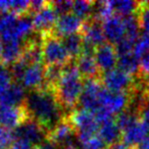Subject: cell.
I'll list each match as a JSON object with an SVG mask.
<instances>
[{
	"label": "cell",
	"instance_id": "obj_42",
	"mask_svg": "<svg viewBox=\"0 0 149 149\" xmlns=\"http://www.w3.org/2000/svg\"><path fill=\"white\" fill-rule=\"evenodd\" d=\"M0 149H1V148H0Z\"/></svg>",
	"mask_w": 149,
	"mask_h": 149
},
{
	"label": "cell",
	"instance_id": "obj_16",
	"mask_svg": "<svg viewBox=\"0 0 149 149\" xmlns=\"http://www.w3.org/2000/svg\"><path fill=\"white\" fill-rule=\"evenodd\" d=\"M74 63L77 65L80 74L86 80L89 79H97L101 78V72L97 65V62L95 60L94 52L85 51L84 50L82 54L74 60Z\"/></svg>",
	"mask_w": 149,
	"mask_h": 149
},
{
	"label": "cell",
	"instance_id": "obj_13",
	"mask_svg": "<svg viewBox=\"0 0 149 149\" xmlns=\"http://www.w3.org/2000/svg\"><path fill=\"white\" fill-rule=\"evenodd\" d=\"M31 15L34 29L37 32V34L45 33V32H49L53 30L56 21L58 19V15L54 9L52 2H49L47 6H45L41 10L37 11Z\"/></svg>",
	"mask_w": 149,
	"mask_h": 149
},
{
	"label": "cell",
	"instance_id": "obj_12",
	"mask_svg": "<svg viewBox=\"0 0 149 149\" xmlns=\"http://www.w3.org/2000/svg\"><path fill=\"white\" fill-rule=\"evenodd\" d=\"M95 60L99 68L101 74L116 68L114 66L118 65V52L116 46L109 42H105L102 45L98 46L94 51Z\"/></svg>",
	"mask_w": 149,
	"mask_h": 149
},
{
	"label": "cell",
	"instance_id": "obj_15",
	"mask_svg": "<svg viewBox=\"0 0 149 149\" xmlns=\"http://www.w3.org/2000/svg\"><path fill=\"white\" fill-rule=\"evenodd\" d=\"M149 128L140 118L136 120L126 130L122 131V141L132 147H139V145L148 136Z\"/></svg>",
	"mask_w": 149,
	"mask_h": 149
},
{
	"label": "cell",
	"instance_id": "obj_14",
	"mask_svg": "<svg viewBox=\"0 0 149 149\" xmlns=\"http://www.w3.org/2000/svg\"><path fill=\"white\" fill-rule=\"evenodd\" d=\"M83 24L84 21L76 17L74 13H65L58 17L53 28V32L59 38L74 35V34H80Z\"/></svg>",
	"mask_w": 149,
	"mask_h": 149
},
{
	"label": "cell",
	"instance_id": "obj_4",
	"mask_svg": "<svg viewBox=\"0 0 149 149\" xmlns=\"http://www.w3.org/2000/svg\"><path fill=\"white\" fill-rule=\"evenodd\" d=\"M101 82L104 88L110 91L130 93L136 83V77L118 68L103 72L101 74Z\"/></svg>",
	"mask_w": 149,
	"mask_h": 149
},
{
	"label": "cell",
	"instance_id": "obj_32",
	"mask_svg": "<svg viewBox=\"0 0 149 149\" xmlns=\"http://www.w3.org/2000/svg\"><path fill=\"white\" fill-rule=\"evenodd\" d=\"M137 76L143 79H149V51L139 59V70Z\"/></svg>",
	"mask_w": 149,
	"mask_h": 149
},
{
	"label": "cell",
	"instance_id": "obj_23",
	"mask_svg": "<svg viewBox=\"0 0 149 149\" xmlns=\"http://www.w3.org/2000/svg\"><path fill=\"white\" fill-rule=\"evenodd\" d=\"M80 149H105V143L98 133L77 134Z\"/></svg>",
	"mask_w": 149,
	"mask_h": 149
},
{
	"label": "cell",
	"instance_id": "obj_39",
	"mask_svg": "<svg viewBox=\"0 0 149 149\" xmlns=\"http://www.w3.org/2000/svg\"><path fill=\"white\" fill-rule=\"evenodd\" d=\"M1 17H2V10L0 9V19H1Z\"/></svg>",
	"mask_w": 149,
	"mask_h": 149
},
{
	"label": "cell",
	"instance_id": "obj_7",
	"mask_svg": "<svg viewBox=\"0 0 149 149\" xmlns=\"http://www.w3.org/2000/svg\"><path fill=\"white\" fill-rule=\"evenodd\" d=\"M13 132L17 140L26 141L33 146H39L46 141L48 131L41 124L30 118Z\"/></svg>",
	"mask_w": 149,
	"mask_h": 149
},
{
	"label": "cell",
	"instance_id": "obj_8",
	"mask_svg": "<svg viewBox=\"0 0 149 149\" xmlns=\"http://www.w3.org/2000/svg\"><path fill=\"white\" fill-rule=\"evenodd\" d=\"M103 89L104 86L101 82V78L86 80L84 82L83 93L79 101V104L81 105L80 107L93 113L100 109V95Z\"/></svg>",
	"mask_w": 149,
	"mask_h": 149
},
{
	"label": "cell",
	"instance_id": "obj_9",
	"mask_svg": "<svg viewBox=\"0 0 149 149\" xmlns=\"http://www.w3.org/2000/svg\"><path fill=\"white\" fill-rule=\"evenodd\" d=\"M80 35L84 41V50L95 51L98 46L105 43L106 38L101 22L97 21L93 17L84 22Z\"/></svg>",
	"mask_w": 149,
	"mask_h": 149
},
{
	"label": "cell",
	"instance_id": "obj_41",
	"mask_svg": "<svg viewBox=\"0 0 149 149\" xmlns=\"http://www.w3.org/2000/svg\"><path fill=\"white\" fill-rule=\"evenodd\" d=\"M136 149H139V148H138V147H137V148H136Z\"/></svg>",
	"mask_w": 149,
	"mask_h": 149
},
{
	"label": "cell",
	"instance_id": "obj_2",
	"mask_svg": "<svg viewBox=\"0 0 149 149\" xmlns=\"http://www.w3.org/2000/svg\"><path fill=\"white\" fill-rule=\"evenodd\" d=\"M83 80L74 61L64 65L61 76L52 92L65 113L78 107L84 89Z\"/></svg>",
	"mask_w": 149,
	"mask_h": 149
},
{
	"label": "cell",
	"instance_id": "obj_21",
	"mask_svg": "<svg viewBox=\"0 0 149 149\" xmlns=\"http://www.w3.org/2000/svg\"><path fill=\"white\" fill-rule=\"evenodd\" d=\"M61 41L72 60H76L82 54L84 50V41L80 34H74V35L62 37Z\"/></svg>",
	"mask_w": 149,
	"mask_h": 149
},
{
	"label": "cell",
	"instance_id": "obj_30",
	"mask_svg": "<svg viewBox=\"0 0 149 149\" xmlns=\"http://www.w3.org/2000/svg\"><path fill=\"white\" fill-rule=\"evenodd\" d=\"M135 111L138 113L140 118L148 126L149 128V97L141 101L135 108Z\"/></svg>",
	"mask_w": 149,
	"mask_h": 149
},
{
	"label": "cell",
	"instance_id": "obj_26",
	"mask_svg": "<svg viewBox=\"0 0 149 149\" xmlns=\"http://www.w3.org/2000/svg\"><path fill=\"white\" fill-rule=\"evenodd\" d=\"M135 13L140 30L144 33H149V1H138Z\"/></svg>",
	"mask_w": 149,
	"mask_h": 149
},
{
	"label": "cell",
	"instance_id": "obj_11",
	"mask_svg": "<svg viewBox=\"0 0 149 149\" xmlns=\"http://www.w3.org/2000/svg\"><path fill=\"white\" fill-rule=\"evenodd\" d=\"M19 83L28 91L45 87V66L43 62L30 64L26 68Z\"/></svg>",
	"mask_w": 149,
	"mask_h": 149
},
{
	"label": "cell",
	"instance_id": "obj_27",
	"mask_svg": "<svg viewBox=\"0 0 149 149\" xmlns=\"http://www.w3.org/2000/svg\"><path fill=\"white\" fill-rule=\"evenodd\" d=\"M114 13L120 17H129L133 15V13H136L138 1H129V0H116L112 1Z\"/></svg>",
	"mask_w": 149,
	"mask_h": 149
},
{
	"label": "cell",
	"instance_id": "obj_17",
	"mask_svg": "<svg viewBox=\"0 0 149 149\" xmlns=\"http://www.w3.org/2000/svg\"><path fill=\"white\" fill-rule=\"evenodd\" d=\"M102 28L105 38L109 43H118L126 35L124 17L118 15H113L111 17L104 21Z\"/></svg>",
	"mask_w": 149,
	"mask_h": 149
},
{
	"label": "cell",
	"instance_id": "obj_20",
	"mask_svg": "<svg viewBox=\"0 0 149 149\" xmlns=\"http://www.w3.org/2000/svg\"><path fill=\"white\" fill-rule=\"evenodd\" d=\"M98 134L101 137L103 142L107 145L118 142L122 137V131L116 123V118H109V120L102 123L100 125Z\"/></svg>",
	"mask_w": 149,
	"mask_h": 149
},
{
	"label": "cell",
	"instance_id": "obj_34",
	"mask_svg": "<svg viewBox=\"0 0 149 149\" xmlns=\"http://www.w3.org/2000/svg\"><path fill=\"white\" fill-rule=\"evenodd\" d=\"M34 147L32 144L26 142L23 140H15L10 146L7 149H34Z\"/></svg>",
	"mask_w": 149,
	"mask_h": 149
},
{
	"label": "cell",
	"instance_id": "obj_40",
	"mask_svg": "<svg viewBox=\"0 0 149 149\" xmlns=\"http://www.w3.org/2000/svg\"><path fill=\"white\" fill-rule=\"evenodd\" d=\"M4 68V66H3V65H2V64L0 63V70H1V68Z\"/></svg>",
	"mask_w": 149,
	"mask_h": 149
},
{
	"label": "cell",
	"instance_id": "obj_33",
	"mask_svg": "<svg viewBox=\"0 0 149 149\" xmlns=\"http://www.w3.org/2000/svg\"><path fill=\"white\" fill-rule=\"evenodd\" d=\"M52 5L59 15L72 13V1H52Z\"/></svg>",
	"mask_w": 149,
	"mask_h": 149
},
{
	"label": "cell",
	"instance_id": "obj_22",
	"mask_svg": "<svg viewBox=\"0 0 149 149\" xmlns=\"http://www.w3.org/2000/svg\"><path fill=\"white\" fill-rule=\"evenodd\" d=\"M0 9L2 13H13L19 17L30 15V1L26 0H0Z\"/></svg>",
	"mask_w": 149,
	"mask_h": 149
},
{
	"label": "cell",
	"instance_id": "obj_29",
	"mask_svg": "<svg viewBox=\"0 0 149 149\" xmlns=\"http://www.w3.org/2000/svg\"><path fill=\"white\" fill-rule=\"evenodd\" d=\"M15 132L13 130L0 126V148L7 149L15 141Z\"/></svg>",
	"mask_w": 149,
	"mask_h": 149
},
{
	"label": "cell",
	"instance_id": "obj_10",
	"mask_svg": "<svg viewBox=\"0 0 149 149\" xmlns=\"http://www.w3.org/2000/svg\"><path fill=\"white\" fill-rule=\"evenodd\" d=\"M30 118L29 112L24 104L17 106L0 105V126L8 129H17Z\"/></svg>",
	"mask_w": 149,
	"mask_h": 149
},
{
	"label": "cell",
	"instance_id": "obj_1",
	"mask_svg": "<svg viewBox=\"0 0 149 149\" xmlns=\"http://www.w3.org/2000/svg\"><path fill=\"white\" fill-rule=\"evenodd\" d=\"M24 105L30 118L41 124L47 131L53 128L66 114L54 93L46 87L28 91Z\"/></svg>",
	"mask_w": 149,
	"mask_h": 149
},
{
	"label": "cell",
	"instance_id": "obj_18",
	"mask_svg": "<svg viewBox=\"0 0 149 149\" xmlns=\"http://www.w3.org/2000/svg\"><path fill=\"white\" fill-rule=\"evenodd\" d=\"M27 96L26 89L21 83L13 82L7 89L0 93V105L17 106L24 104Z\"/></svg>",
	"mask_w": 149,
	"mask_h": 149
},
{
	"label": "cell",
	"instance_id": "obj_5",
	"mask_svg": "<svg viewBox=\"0 0 149 149\" xmlns=\"http://www.w3.org/2000/svg\"><path fill=\"white\" fill-rule=\"evenodd\" d=\"M68 120L74 128L77 134L86 133H98L100 123L96 118L93 112L81 107L74 108V110L66 113Z\"/></svg>",
	"mask_w": 149,
	"mask_h": 149
},
{
	"label": "cell",
	"instance_id": "obj_25",
	"mask_svg": "<svg viewBox=\"0 0 149 149\" xmlns=\"http://www.w3.org/2000/svg\"><path fill=\"white\" fill-rule=\"evenodd\" d=\"M118 66L120 70L128 72L131 76L136 77L139 70V60L137 59L133 52L118 55Z\"/></svg>",
	"mask_w": 149,
	"mask_h": 149
},
{
	"label": "cell",
	"instance_id": "obj_19",
	"mask_svg": "<svg viewBox=\"0 0 149 149\" xmlns=\"http://www.w3.org/2000/svg\"><path fill=\"white\" fill-rule=\"evenodd\" d=\"M24 52V42L10 41L3 42L2 52L0 55V63L4 68H9L19 59Z\"/></svg>",
	"mask_w": 149,
	"mask_h": 149
},
{
	"label": "cell",
	"instance_id": "obj_38",
	"mask_svg": "<svg viewBox=\"0 0 149 149\" xmlns=\"http://www.w3.org/2000/svg\"><path fill=\"white\" fill-rule=\"evenodd\" d=\"M34 149H42V148L40 146H35V147H34Z\"/></svg>",
	"mask_w": 149,
	"mask_h": 149
},
{
	"label": "cell",
	"instance_id": "obj_31",
	"mask_svg": "<svg viewBox=\"0 0 149 149\" xmlns=\"http://www.w3.org/2000/svg\"><path fill=\"white\" fill-rule=\"evenodd\" d=\"M15 82L13 80V74H11L9 68H3L0 70V93L4 91L5 89L9 87L11 84Z\"/></svg>",
	"mask_w": 149,
	"mask_h": 149
},
{
	"label": "cell",
	"instance_id": "obj_6",
	"mask_svg": "<svg viewBox=\"0 0 149 149\" xmlns=\"http://www.w3.org/2000/svg\"><path fill=\"white\" fill-rule=\"evenodd\" d=\"M131 94L126 92H114L104 88L100 95V106L109 114L118 116L131 106Z\"/></svg>",
	"mask_w": 149,
	"mask_h": 149
},
{
	"label": "cell",
	"instance_id": "obj_24",
	"mask_svg": "<svg viewBox=\"0 0 149 149\" xmlns=\"http://www.w3.org/2000/svg\"><path fill=\"white\" fill-rule=\"evenodd\" d=\"M95 2L87 0H78L74 1L72 6V13L81 19L82 21H87L93 17Z\"/></svg>",
	"mask_w": 149,
	"mask_h": 149
},
{
	"label": "cell",
	"instance_id": "obj_28",
	"mask_svg": "<svg viewBox=\"0 0 149 149\" xmlns=\"http://www.w3.org/2000/svg\"><path fill=\"white\" fill-rule=\"evenodd\" d=\"M149 51V33H143L135 43L133 53L137 59H140L145 53Z\"/></svg>",
	"mask_w": 149,
	"mask_h": 149
},
{
	"label": "cell",
	"instance_id": "obj_3",
	"mask_svg": "<svg viewBox=\"0 0 149 149\" xmlns=\"http://www.w3.org/2000/svg\"><path fill=\"white\" fill-rule=\"evenodd\" d=\"M41 39V49L45 65H66L74 61L68 55L63 46L61 38L54 34L53 30L39 34Z\"/></svg>",
	"mask_w": 149,
	"mask_h": 149
},
{
	"label": "cell",
	"instance_id": "obj_35",
	"mask_svg": "<svg viewBox=\"0 0 149 149\" xmlns=\"http://www.w3.org/2000/svg\"><path fill=\"white\" fill-rule=\"evenodd\" d=\"M137 147H132L129 146L128 144H126L123 141H118V142L113 143V144L107 145L105 147V149H136Z\"/></svg>",
	"mask_w": 149,
	"mask_h": 149
},
{
	"label": "cell",
	"instance_id": "obj_37",
	"mask_svg": "<svg viewBox=\"0 0 149 149\" xmlns=\"http://www.w3.org/2000/svg\"><path fill=\"white\" fill-rule=\"evenodd\" d=\"M2 47H3V43L1 41V38H0V55H1V52H2Z\"/></svg>",
	"mask_w": 149,
	"mask_h": 149
},
{
	"label": "cell",
	"instance_id": "obj_36",
	"mask_svg": "<svg viewBox=\"0 0 149 149\" xmlns=\"http://www.w3.org/2000/svg\"><path fill=\"white\" fill-rule=\"evenodd\" d=\"M139 149H149V135L144 139L142 143L139 145Z\"/></svg>",
	"mask_w": 149,
	"mask_h": 149
}]
</instances>
